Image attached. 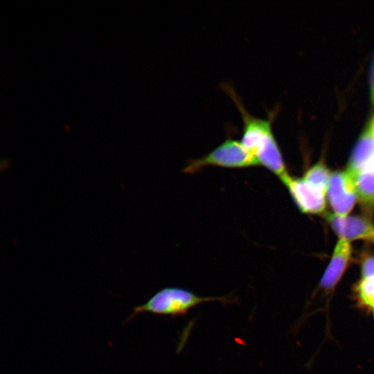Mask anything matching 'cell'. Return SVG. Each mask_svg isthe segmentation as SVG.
<instances>
[{"label":"cell","mask_w":374,"mask_h":374,"mask_svg":"<svg viewBox=\"0 0 374 374\" xmlns=\"http://www.w3.org/2000/svg\"><path fill=\"white\" fill-rule=\"evenodd\" d=\"M371 96H372V100L374 102V63H373V71H372Z\"/></svg>","instance_id":"5bb4252c"},{"label":"cell","mask_w":374,"mask_h":374,"mask_svg":"<svg viewBox=\"0 0 374 374\" xmlns=\"http://www.w3.org/2000/svg\"><path fill=\"white\" fill-rule=\"evenodd\" d=\"M71 125L68 123H66L64 125V128L66 130H69V129H71Z\"/></svg>","instance_id":"9a60e30c"},{"label":"cell","mask_w":374,"mask_h":374,"mask_svg":"<svg viewBox=\"0 0 374 374\" xmlns=\"http://www.w3.org/2000/svg\"><path fill=\"white\" fill-rule=\"evenodd\" d=\"M208 166L243 168L260 166L256 157L240 141L231 137L206 155L188 161L184 172L194 174Z\"/></svg>","instance_id":"3957f363"},{"label":"cell","mask_w":374,"mask_h":374,"mask_svg":"<svg viewBox=\"0 0 374 374\" xmlns=\"http://www.w3.org/2000/svg\"><path fill=\"white\" fill-rule=\"evenodd\" d=\"M327 195L335 215L348 216L357 199L355 178L348 169L330 174Z\"/></svg>","instance_id":"5b68a950"},{"label":"cell","mask_w":374,"mask_h":374,"mask_svg":"<svg viewBox=\"0 0 374 374\" xmlns=\"http://www.w3.org/2000/svg\"><path fill=\"white\" fill-rule=\"evenodd\" d=\"M353 175L355 178L357 200L362 211L368 218L371 219L374 215V166Z\"/></svg>","instance_id":"ba28073f"},{"label":"cell","mask_w":374,"mask_h":374,"mask_svg":"<svg viewBox=\"0 0 374 374\" xmlns=\"http://www.w3.org/2000/svg\"><path fill=\"white\" fill-rule=\"evenodd\" d=\"M373 315H374V309L373 310Z\"/></svg>","instance_id":"2e32d148"},{"label":"cell","mask_w":374,"mask_h":374,"mask_svg":"<svg viewBox=\"0 0 374 374\" xmlns=\"http://www.w3.org/2000/svg\"><path fill=\"white\" fill-rule=\"evenodd\" d=\"M330 174L325 163L319 161L306 171L303 178L316 185L328 188Z\"/></svg>","instance_id":"8fae6325"},{"label":"cell","mask_w":374,"mask_h":374,"mask_svg":"<svg viewBox=\"0 0 374 374\" xmlns=\"http://www.w3.org/2000/svg\"><path fill=\"white\" fill-rule=\"evenodd\" d=\"M374 166V141L365 132L356 143L347 169L353 174Z\"/></svg>","instance_id":"9c48e42d"},{"label":"cell","mask_w":374,"mask_h":374,"mask_svg":"<svg viewBox=\"0 0 374 374\" xmlns=\"http://www.w3.org/2000/svg\"><path fill=\"white\" fill-rule=\"evenodd\" d=\"M355 296L357 304L367 310L374 309V276L362 278L355 285Z\"/></svg>","instance_id":"30bf717a"},{"label":"cell","mask_w":374,"mask_h":374,"mask_svg":"<svg viewBox=\"0 0 374 374\" xmlns=\"http://www.w3.org/2000/svg\"><path fill=\"white\" fill-rule=\"evenodd\" d=\"M237 301L238 299L231 294L201 296L183 287H167L154 293L145 303L134 306L132 313L124 323L141 313L176 317L186 314L190 309L203 303L219 301L223 304H231Z\"/></svg>","instance_id":"7a4b0ae2"},{"label":"cell","mask_w":374,"mask_h":374,"mask_svg":"<svg viewBox=\"0 0 374 374\" xmlns=\"http://www.w3.org/2000/svg\"><path fill=\"white\" fill-rule=\"evenodd\" d=\"M280 179L303 213L321 214L324 212L328 188L316 185L303 178L293 177L288 173Z\"/></svg>","instance_id":"277c9868"},{"label":"cell","mask_w":374,"mask_h":374,"mask_svg":"<svg viewBox=\"0 0 374 374\" xmlns=\"http://www.w3.org/2000/svg\"><path fill=\"white\" fill-rule=\"evenodd\" d=\"M327 220L339 238L349 241L364 240L374 244V225L368 217L329 214Z\"/></svg>","instance_id":"8992f818"},{"label":"cell","mask_w":374,"mask_h":374,"mask_svg":"<svg viewBox=\"0 0 374 374\" xmlns=\"http://www.w3.org/2000/svg\"><path fill=\"white\" fill-rule=\"evenodd\" d=\"M222 89L230 96L238 107L243 121V132L240 141L264 166L279 178L287 170L278 143L272 132L271 121L251 114L245 108L233 87L222 83Z\"/></svg>","instance_id":"6da1fadb"},{"label":"cell","mask_w":374,"mask_h":374,"mask_svg":"<svg viewBox=\"0 0 374 374\" xmlns=\"http://www.w3.org/2000/svg\"><path fill=\"white\" fill-rule=\"evenodd\" d=\"M352 255L349 240L339 238L332 258L321 279L320 287L326 292H332L346 270Z\"/></svg>","instance_id":"52a82bcc"},{"label":"cell","mask_w":374,"mask_h":374,"mask_svg":"<svg viewBox=\"0 0 374 374\" xmlns=\"http://www.w3.org/2000/svg\"><path fill=\"white\" fill-rule=\"evenodd\" d=\"M365 133L370 136L374 141V116L371 119V121L370 122Z\"/></svg>","instance_id":"4fadbf2b"},{"label":"cell","mask_w":374,"mask_h":374,"mask_svg":"<svg viewBox=\"0 0 374 374\" xmlns=\"http://www.w3.org/2000/svg\"><path fill=\"white\" fill-rule=\"evenodd\" d=\"M362 278H368L374 276V256L366 255L362 261Z\"/></svg>","instance_id":"7c38bea8"}]
</instances>
